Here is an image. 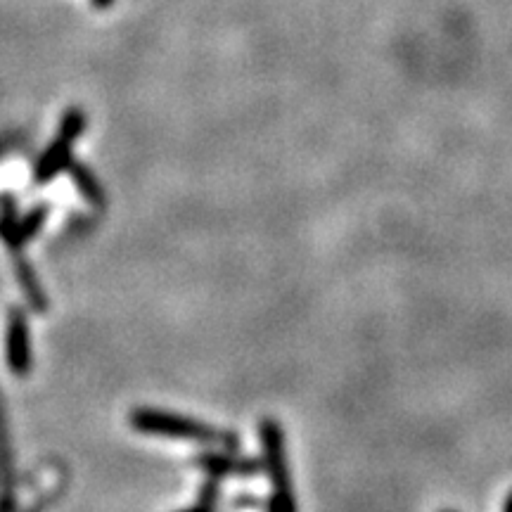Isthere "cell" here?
I'll list each match as a JSON object with an SVG mask.
<instances>
[{"instance_id":"cell-1","label":"cell","mask_w":512,"mask_h":512,"mask_svg":"<svg viewBox=\"0 0 512 512\" xmlns=\"http://www.w3.org/2000/svg\"><path fill=\"white\" fill-rule=\"evenodd\" d=\"M133 430L152 434V437L164 439H178V441H195V444L204 446H226L238 448V434L221 432L216 427L204 425V422L195 418H185L181 413L162 411V408H136L128 415Z\"/></svg>"},{"instance_id":"cell-2","label":"cell","mask_w":512,"mask_h":512,"mask_svg":"<svg viewBox=\"0 0 512 512\" xmlns=\"http://www.w3.org/2000/svg\"><path fill=\"white\" fill-rule=\"evenodd\" d=\"M259 439L261 451H264V465L271 477V501H268V512H297V501H294L290 465H287V448L283 427L273 418H264L259 422Z\"/></svg>"},{"instance_id":"cell-3","label":"cell","mask_w":512,"mask_h":512,"mask_svg":"<svg viewBox=\"0 0 512 512\" xmlns=\"http://www.w3.org/2000/svg\"><path fill=\"white\" fill-rule=\"evenodd\" d=\"M5 358H8V368L15 375H27L31 370L29 325L22 311L10 313L8 332H5Z\"/></svg>"},{"instance_id":"cell-4","label":"cell","mask_w":512,"mask_h":512,"mask_svg":"<svg viewBox=\"0 0 512 512\" xmlns=\"http://www.w3.org/2000/svg\"><path fill=\"white\" fill-rule=\"evenodd\" d=\"M69 162H72V143L57 136L53 143L46 147L41 157L36 162V171H34V181L36 183H50L57 174H62L67 169Z\"/></svg>"},{"instance_id":"cell-5","label":"cell","mask_w":512,"mask_h":512,"mask_svg":"<svg viewBox=\"0 0 512 512\" xmlns=\"http://www.w3.org/2000/svg\"><path fill=\"white\" fill-rule=\"evenodd\" d=\"M197 465L214 477H249L259 470V465L249 458L223 456V453H204L197 458Z\"/></svg>"},{"instance_id":"cell-6","label":"cell","mask_w":512,"mask_h":512,"mask_svg":"<svg viewBox=\"0 0 512 512\" xmlns=\"http://www.w3.org/2000/svg\"><path fill=\"white\" fill-rule=\"evenodd\" d=\"M46 219H48V204H38V207L27 211L22 219L12 223L10 230L3 235V238L12 249L24 247L31 238H36V235L41 233V228L46 226Z\"/></svg>"},{"instance_id":"cell-7","label":"cell","mask_w":512,"mask_h":512,"mask_svg":"<svg viewBox=\"0 0 512 512\" xmlns=\"http://www.w3.org/2000/svg\"><path fill=\"white\" fill-rule=\"evenodd\" d=\"M67 169H69V174H72V181H74L76 190H79V195L83 197V200L95 204V207H100V204L105 202V192H102V185L98 181V176H95L86 164L74 162V159L69 162Z\"/></svg>"},{"instance_id":"cell-8","label":"cell","mask_w":512,"mask_h":512,"mask_svg":"<svg viewBox=\"0 0 512 512\" xmlns=\"http://www.w3.org/2000/svg\"><path fill=\"white\" fill-rule=\"evenodd\" d=\"M15 271H17V278H19V285H22L24 290V297H27V302L31 304V309L43 313L48 309V297L46 292H43L41 283H38V275L34 273V268L29 266V261L24 259H17L15 261Z\"/></svg>"},{"instance_id":"cell-9","label":"cell","mask_w":512,"mask_h":512,"mask_svg":"<svg viewBox=\"0 0 512 512\" xmlns=\"http://www.w3.org/2000/svg\"><path fill=\"white\" fill-rule=\"evenodd\" d=\"M83 131H86V112H83L81 107H69V110L62 114L60 133H57V136L69 140V143H76Z\"/></svg>"},{"instance_id":"cell-10","label":"cell","mask_w":512,"mask_h":512,"mask_svg":"<svg viewBox=\"0 0 512 512\" xmlns=\"http://www.w3.org/2000/svg\"><path fill=\"white\" fill-rule=\"evenodd\" d=\"M178 512H216V484L214 482L204 484L200 503L192 505V508L178 510Z\"/></svg>"},{"instance_id":"cell-11","label":"cell","mask_w":512,"mask_h":512,"mask_svg":"<svg viewBox=\"0 0 512 512\" xmlns=\"http://www.w3.org/2000/svg\"><path fill=\"white\" fill-rule=\"evenodd\" d=\"M91 3H93L95 10H107V8H112L114 0H91Z\"/></svg>"},{"instance_id":"cell-12","label":"cell","mask_w":512,"mask_h":512,"mask_svg":"<svg viewBox=\"0 0 512 512\" xmlns=\"http://www.w3.org/2000/svg\"><path fill=\"white\" fill-rule=\"evenodd\" d=\"M503 512H512V491L508 494V498H505V503H503Z\"/></svg>"},{"instance_id":"cell-13","label":"cell","mask_w":512,"mask_h":512,"mask_svg":"<svg viewBox=\"0 0 512 512\" xmlns=\"http://www.w3.org/2000/svg\"><path fill=\"white\" fill-rule=\"evenodd\" d=\"M31 512H38V510H31Z\"/></svg>"},{"instance_id":"cell-14","label":"cell","mask_w":512,"mask_h":512,"mask_svg":"<svg viewBox=\"0 0 512 512\" xmlns=\"http://www.w3.org/2000/svg\"><path fill=\"white\" fill-rule=\"evenodd\" d=\"M446 512H451V510H446Z\"/></svg>"}]
</instances>
